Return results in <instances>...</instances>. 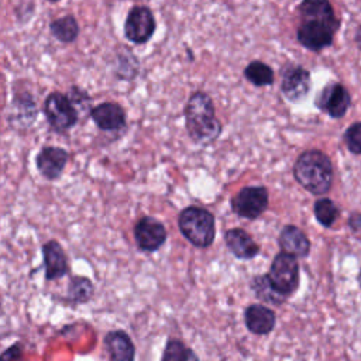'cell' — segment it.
<instances>
[{
	"label": "cell",
	"mask_w": 361,
	"mask_h": 361,
	"mask_svg": "<svg viewBox=\"0 0 361 361\" xmlns=\"http://www.w3.org/2000/svg\"><path fill=\"white\" fill-rule=\"evenodd\" d=\"M90 117L100 130L114 131L126 126L127 114L121 104L116 102H104L90 110Z\"/></svg>",
	"instance_id": "cell-13"
},
{
	"label": "cell",
	"mask_w": 361,
	"mask_h": 361,
	"mask_svg": "<svg viewBox=\"0 0 361 361\" xmlns=\"http://www.w3.org/2000/svg\"><path fill=\"white\" fill-rule=\"evenodd\" d=\"M178 226L183 237L195 247L207 248L216 237L214 216L197 206L185 207L178 216Z\"/></svg>",
	"instance_id": "cell-4"
},
{
	"label": "cell",
	"mask_w": 361,
	"mask_h": 361,
	"mask_svg": "<svg viewBox=\"0 0 361 361\" xmlns=\"http://www.w3.org/2000/svg\"><path fill=\"white\" fill-rule=\"evenodd\" d=\"M42 109L51 128L58 133H65L78 123V110L72 100L61 92L49 93Z\"/></svg>",
	"instance_id": "cell-6"
},
{
	"label": "cell",
	"mask_w": 361,
	"mask_h": 361,
	"mask_svg": "<svg viewBox=\"0 0 361 361\" xmlns=\"http://www.w3.org/2000/svg\"><path fill=\"white\" fill-rule=\"evenodd\" d=\"M155 28V17L149 7L134 6L130 8L124 23V35L130 42L137 45L145 44L154 35Z\"/></svg>",
	"instance_id": "cell-8"
},
{
	"label": "cell",
	"mask_w": 361,
	"mask_h": 361,
	"mask_svg": "<svg viewBox=\"0 0 361 361\" xmlns=\"http://www.w3.org/2000/svg\"><path fill=\"white\" fill-rule=\"evenodd\" d=\"M224 243L238 259H251L259 254V245L243 228H228L224 233Z\"/></svg>",
	"instance_id": "cell-15"
},
{
	"label": "cell",
	"mask_w": 361,
	"mask_h": 361,
	"mask_svg": "<svg viewBox=\"0 0 361 361\" xmlns=\"http://www.w3.org/2000/svg\"><path fill=\"white\" fill-rule=\"evenodd\" d=\"M295 179L310 193L324 195L333 182V165L330 158L319 149L302 152L293 165Z\"/></svg>",
	"instance_id": "cell-3"
},
{
	"label": "cell",
	"mask_w": 361,
	"mask_h": 361,
	"mask_svg": "<svg viewBox=\"0 0 361 361\" xmlns=\"http://www.w3.org/2000/svg\"><path fill=\"white\" fill-rule=\"evenodd\" d=\"M251 289L254 290L255 296L265 300V302H269V303H274V305H281L282 302H285L286 298L281 296L269 283L268 278H267V274L265 275H257L254 276L252 282H251Z\"/></svg>",
	"instance_id": "cell-22"
},
{
	"label": "cell",
	"mask_w": 361,
	"mask_h": 361,
	"mask_svg": "<svg viewBox=\"0 0 361 361\" xmlns=\"http://www.w3.org/2000/svg\"><path fill=\"white\" fill-rule=\"evenodd\" d=\"M347 148L357 155H361V121L351 124L344 133Z\"/></svg>",
	"instance_id": "cell-25"
},
{
	"label": "cell",
	"mask_w": 361,
	"mask_h": 361,
	"mask_svg": "<svg viewBox=\"0 0 361 361\" xmlns=\"http://www.w3.org/2000/svg\"><path fill=\"white\" fill-rule=\"evenodd\" d=\"M45 279H59L68 274V257L56 240H49L42 245Z\"/></svg>",
	"instance_id": "cell-14"
},
{
	"label": "cell",
	"mask_w": 361,
	"mask_h": 361,
	"mask_svg": "<svg viewBox=\"0 0 361 361\" xmlns=\"http://www.w3.org/2000/svg\"><path fill=\"white\" fill-rule=\"evenodd\" d=\"M314 216L316 220L324 226V227H330L333 226V223L337 220L338 217V209L334 204L333 200L327 199V197H322L319 200L314 202Z\"/></svg>",
	"instance_id": "cell-24"
},
{
	"label": "cell",
	"mask_w": 361,
	"mask_h": 361,
	"mask_svg": "<svg viewBox=\"0 0 361 361\" xmlns=\"http://www.w3.org/2000/svg\"><path fill=\"white\" fill-rule=\"evenodd\" d=\"M355 42H357V47L361 49V25L358 27L357 30V34H355Z\"/></svg>",
	"instance_id": "cell-27"
},
{
	"label": "cell",
	"mask_w": 361,
	"mask_h": 361,
	"mask_svg": "<svg viewBox=\"0 0 361 361\" xmlns=\"http://www.w3.org/2000/svg\"><path fill=\"white\" fill-rule=\"evenodd\" d=\"M302 23L296 38L300 45L310 51H322L331 45L338 20L329 1L306 0L298 7Z\"/></svg>",
	"instance_id": "cell-1"
},
{
	"label": "cell",
	"mask_w": 361,
	"mask_h": 361,
	"mask_svg": "<svg viewBox=\"0 0 361 361\" xmlns=\"http://www.w3.org/2000/svg\"><path fill=\"white\" fill-rule=\"evenodd\" d=\"M104 345L113 361H134L135 358L134 344L123 330L109 331L104 337Z\"/></svg>",
	"instance_id": "cell-18"
},
{
	"label": "cell",
	"mask_w": 361,
	"mask_h": 361,
	"mask_svg": "<svg viewBox=\"0 0 361 361\" xmlns=\"http://www.w3.org/2000/svg\"><path fill=\"white\" fill-rule=\"evenodd\" d=\"M267 278L271 286L283 298L290 296L299 286V264L289 254L279 252L271 262Z\"/></svg>",
	"instance_id": "cell-5"
},
{
	"label": "cell",
	"mask_w": 361,
	"mask_h": 361,
	"mask_svg": "<svg viewBox=\"0 0 361 361\" xmlns=\"http://www.w3.org/2000/svg\"><path fill=\"white\" fill-rule=\"evenodd\" d=\"M1 361H21V347L18 344L8 347L1 354Z\"/></svg>",
	"instance_id": "cell-26"
},
{
	"label": "cell",
	"mask_w": 361,
	"mask_h": 361,
	"mask_svg": "<svg viewBox=\"0 0 361 361\" xmlns=\"http://www.w3.org/2000/svg\"><path fill=\"white\" fill-rule=\"evenodd\" d=\"M350 103H351L350 93L340 83L327 85L316 99L317 107L324 110L333 118L343 117L347 113Z\"/></svg>",
	"instance_id": "cell-11"
},
{
	"label": "cell",
	"mask_w": 361,
	"mask_h": 361,
	"mask_svg": "<svg viewBox=\"0 0 361 361\" xmlns=\"http://www.w3.org/2000/svg\"><path fill=\"white\" fill-rule=\"evenodd\" d=\"M185 126L196 144L207 145L219 138L223 126L214 114V106L207 93L197 90L190 94L185 106Z\"/></svg>",
	"instance_id": "cell-2"
},
{
	"label": "cell",
	"mask_w": 361,
	"mask_h": 361,
	"mask_svg": "<svg viewBox=\"0 0 361 361\" xmlns=\"http://www.w3.org/2000/svg\"><path fill=\"white\" fill-rule=\"evenodd\" d=\"M94 288L86 276H72L68 286V300L72 303H86L93 296Z\"/></svg>",
	"instance_id": "cell-21"
},
{
	"label": "cell",
	"mask_w": 361,
	"mask_h": 361,
	"mask_svg": "<svg viewBox=\"0 0 361 361\" xmlns=\"http://www.w3.org/2000/svg\"><path fill=\"white\" fill-rule=\"evenodd\" d=\"M134 240L141 251L154 252L166 241V228L155 217L144 216L134 226Z\"/></svg>",
	"instance_id": "cell-9"
},
{
	"label": "cell",
	"mask_w": 361,
	"mask_h": 361,
	"mask_svg": "<svg viewBox=\"0 0 361 361\" xmlns=\"http://www.w3.org/2000/svg\"><path fill=\"white\" fill-rule=\"evenodd\" d=\"M245 79L254 86H269L274 83V71L262 61H251L244 69Z\"/></svg>",
	"instance_id": "cell-20"
},
{
	"label": "cell",
	"mask_w": 361,
	"mask_h": 361,
	"mask_svg": "<svg viewBox=\"0 0 361 361\" xmlns=\"http://www.w3.org/2000/svg\"><path fill=\"white\" fill-rule=\"evenodd\" d=\"M161 361H197V357L180 340L171 338L166 341Z\"/></svg>",
	"instance_id": "cell-23"
},
{
	"label": "cell",
	"mask_w": 361,
	"mask_h": 361,
	"mask_svg": "<svg viewBox=\"0 0 361 361\" xmlns=\"http://www.w3.org/2000/svg\"><path fill=\"white\" fill-rule=\"evenodd\" d=\"M69 154L61 147H42V149L38 152L35 158V165L38 172L49 179L55 180L61 176V173L65 169V165L68 164Z\"/></svg>",
	"instance_id": "cell-12"
},
{
	"label": "cell",
	"mask_w": 361,
	"mask_h": 361,
	"mask_svg": "<svg viewBox=\"0 0 361 361\" xmlns=\"http://www.w3.org/2000/svg\"><path fill=\"white\" fill-rule=\"evenodd\" d=\"M244 322H245V327L251 333L265 336L274 330L276 317L274 310H271L269 307L259 303H254L245 307Z\"/></svg>",
	"instance_id": "cell-17"
},
{
	"label": "cell",
	"mask_w": 361,
	"mask_h": 361,
	"mask_svg": "<svg viewBox=\"0 0 361 361\" xmlns=\"http://www.w3.org/2000/svg\"><path fill=\"white\" fill-rule=\"evenodd\" d=\"M49 30L51 34L63 44L73 42L79 35V24L76 18L71 14L54 20L49 25Z\"/></svg>",
	"instance_id": "cell-19"
},
{
	"label": "cell",
	"mask_w": 361,
	"mask_h": 361,
	"mask_svg": "<svg viewBox=\"0 0 361 361\" xmlns=\"http://www.w3.org/2000/svg\"><path fill=\"white\" fill-rule=\"evenodd\" d=\"M281 252L289 254L295 258H303L310 251V241L306 234L293 224H286L278 237Z\"/></svg>",
	"instance_id": "cell-16"
},
{
	"label": "cell",
	"mask_w": 361,
	"mask_h": 361,
	"mask_svg": "<svg viewBox=\"0 0 361 361\" xmlns=\"http://www.w3.org/2000/svg\"><path fill=\"white\" fill-rule=\"evenodd\" d=\"M269 196L264 186H244L231 197V210L248 220L259 217L268 207Z\"/></svg>",
	"instance_id": "cell-7"
},
{
	"label": "cell",
	"mask_w": 361,
	"mask_h": 361,
	"mask_svg": "<svg viewBox=\"0 0 361 361\" xmlns=\"http://www.w3.org/2000/svg\"><path fill=\"white\" fill-rule=\"evenodd\" d=\"M310 73L299 65L289 66L282 73L281 90L283 96L292 102L298 103L303 100L310 90Z\"/></svg>",
	"instance_id": "cell-10"
}]
</instances>
